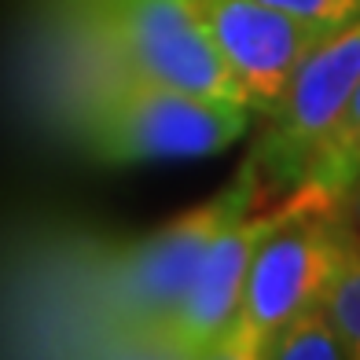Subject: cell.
<instances>
[{
	"mask_svg": "<svg viewBox=\"0 0 360 360\" xmlns=\"http://www.w3.org/2000/svg\"><path fill=\"white\" fill-rule=\"evenodd\" d=\"M272 199L247 158L206 202L133 239L74 236L41 254L34 269L37 342L59 353L92 356H162L202 250L228 221Z\"/></svg>",
	"mask_w": 360,
	"mask_h": 360,
	"instance_id": "cell-1",
	"label": "cell"
},
{
	"mask_svg": "<svg viewBox=\"0 0 360 360\" xmlns=\"http://www.w3.org/2000/svg\"><path fill=\"white\" fill-rule=\"evenodd\" d=\"M77 147L107 166L158 158H206L247 136L254 110L236 100L169 89L118 74L67 110Z\"/></svg>",
	"mask_w": 360,
	"mask_h": 360,
	"instance_id": "cell-2",
	"label": "cell"
},
{
	"mask_svg": "<svg viewBox=\"0 0 360 360\" xmlns=\"http://www.w3.org/2000/svg\"><path fill=\"white\" fill-rule=\"evenodd\" d=\"M356 232L360 224L338 199H320L305 188L290 191L287 214L257 243L239 309L214 356L257 360L272 331H280L302 309L323 302V290Z\"/></svg>",
	"mask_w": 360,
	"mask_h": 360,
	"instance_id": "cell-3",
	"label": "cell"
},
{
	"mask_svg": "<svg viewBox=\"0 0 360 360\" xmlns=\"http://www.w3.org/2000/svg\"><path fill=\"white\" fill-rule=\"evenodd\" d=\"M360 89V15L338 26L287 81L283 96L265 114L250 147V162L272 199L298 191L313 162L338 129L353 92Z\"/></svg>",
	"mask_w": 360,
	"mask_h": 360,
	"instance_id": "cell-4",
	"label": "cell"
},
{
	"mask_svg": "<svg viewBox=\"0 0 360 360\" xmlns=\"http://www.w3.org/2000/svg\"><path fill=\"white\" fill-rule=\"evenodd\" d=\"M59 8L77 11L125 74L243 103L239 85L188 0H77Z\"/></svg>",
	"mask_w": 360,
	"mask_h": 360,
	"instance_id": "cell-5",
	"label": "cell"
},
{
	"mask_svg": "<svg viewBox=\"0 0 360 360\" xmlns=\"http://www.w3.org/2000/svg\"><path fill=\"white\" fill-rule=\"evenodd\" d=\"M254 118H265L305 56L335 34L269 0H188Z\"/></svg>",
	"mask_w": 360,
	"mask_h": 360,
	"instance_id": "cell-6",
	"label": "cell"
},
{
	"mask_svg": "<svg viewBox=\"0 0 360 360\" xmlns=\"http://www.w3.org/2000/svg\"><path fill=\"white\" fill-rule=\"evenodd\" d=\"M290 195L283 199H261L250 206L247 214H239L236 221H228L221 232L210 239V247L202 250L195 276L184 290L176 316L162 342V356H214L221 338L232 323L243 283H247V269L254 261L257 243L265 239V232L287 214Z\"/></svg>",
	"mask_w": 360,
	"mask_h": 360,
	"instance_id": "cell-7",
	"label": "cell"
},
{
	"mask_svg": "<svg viewBox=\"0 0 360 360\" xmlns=\"http://www.w3.org/2000/svg\"><path fill=\"white\" fill-rule=\"evenodd\" d=\"M257 360H353V353L320 302L290 316L280 331H272Z\"/></svg>",
	"mask_w": 360,
	"mask_h": 360,
	"instance_id": "cell-8",
	"label": "cell"
},
{
	"mask_svg": "<svg viewBox=\"0 0 360 360\" xmlns=\"http://www.w3.org/2000/svg\"><path fill=\"white\" fill-rule=\"evenodd\" d=\"M356 176H360V89L353 92L338 129L331 133L320 158L313 162L302 188L320 195V199H342Z\"/></svg>",
	"mask_w": 360,
	"mask_h": 360,
	"instance_id": "cell-9",
	"label": "cell"
},
{
	"mask_svg": "<svg viewBox=\"0 0 360 360\" xmlns=\"http://www.w3.org/2000/svg\"><path fill=\"white\" fill-rule=\"evenodd\" d=\"M323 309H327V316L335 320L338 331L346 335L353 360H360V232L349 243L335 280L323 290Z\"/></svg>",
	"mask_w": 360,
	"mask_h": 360,
	"instance_id": "cell-10",
	"label": "cell"
},
{
	"mask_svg": "<svg viewBox=\"0 0 360 360\" xmlns=\"http://www.w3.org/2000/svg\"><path fill=\"white\" fill-rule=\"evenodd\" d=\"M269 4L283 8L298 19H309V22H320V26H346L360 15V0H269Z\"/></svg>",
	"mask_w": 360,
	"mask_h": 360,
	"instance_id": "cell-11",
	"label": "cell"
},
{
	"mask_svg": "<svg viewBox=\"0 0 360 360\" xmlns=\"http://www.w3.org/2000/svg\"><path fill=\"white\" fill-rule=\"evenodd\" d=\"M338 202H342V206H346V214H349V217H353V221L360 224V176L353 180V184H349V191H346V195H342V199H338Z\"/></svg>",
	"mask_w": 360,
	"mask_h": 360,
	"instance_id": "cell-12",
	"label": "cell"
},
{
	"mask_svg": "<svg viewBox=\"0 0 360 360\" xmlns=\"http://www.w3.org/2000/svg\"><path fill=\"white\" fill-rule=\"evenodd\" d=\"M59 4H77V0H59Z\"/></svg>",
	"mask_w": 360,
	"mask_h": 360,
	"instance_id": "cell-13",
	"label": "cell"
}]
</instances>
